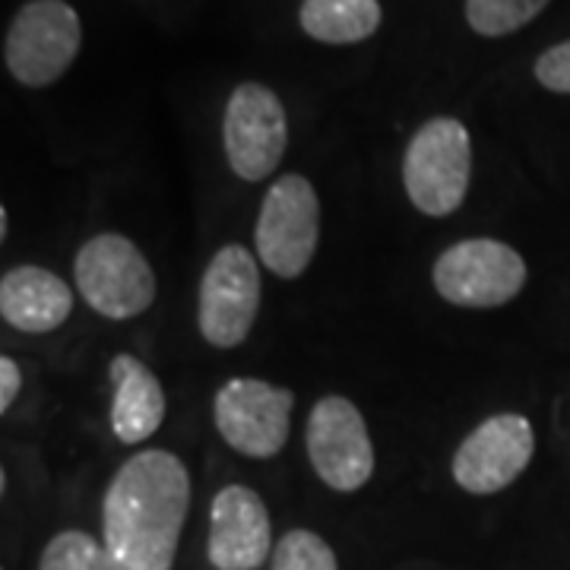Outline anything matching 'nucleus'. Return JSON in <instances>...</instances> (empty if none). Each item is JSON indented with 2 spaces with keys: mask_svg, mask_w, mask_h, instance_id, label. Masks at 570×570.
<instances>
[{
  "mask_svg": "<svg viewBox=\"0 0 570 570\" xmlns=\"http://www.w3.org/2000/svg\"><path fill=\"white\" fill-rule=\"evenodd\" d=\"M190 508V475L168 450L130 456L105 491L111 570H171Z\"/></svg>",
  "mask_w": 570,
  "mask_h": 570,
  "instance_id": "1",
  "label": "nucleus"
},
{
  "mask_svg": "<svg viewBox=\"0 0 570 570\" xmlns=\"http://www.w3.org/2000/svg\"><path fill=\"white\" fill-rule=\"evenodd\" d=\"M472 142L456 118H431L409 140L403 159V184L412 206L425 216L456 213L469 190Z\"/></svg>",
  "mask_w": 570,
  "mask_h": 570,
  "instance_id": "2",
  "label": "nucleus"
},
{
  "mask_svg": "<svg viewBox=\"0 0 570 570\" xmlns=\"http://www.w3.org/2000/svg\"><path fill=\"white\" fill-rule=\"evenodd\" d=\"M82 22L63 0H29L3 39V63L22 86H51L80 55Z\"/></svg>",
  "mask_w": 570,
  "mask_h": 570,
  "instance_id": "3",
  "label": "nucleus"
},
{
  "mask_svg": "<svg viewBox=\"0 0 570 570\" xmlns=\"http://www.w3.org/2000/svg\"><path fill=\"white\" fill-rule=\"evenodd\" d=\"M73 279L86 305L111 321L137 317L156 298V273L130 238L105 232L77 254Z\"/></svg>",
  "mask_w": 570,
  "mask_h": 570,
  "instance_id": "4",
  "label": "nucleus"
},
{
  "mask_svg": "<svg viewBox=\"0 0 570 570\" xmlns=\"http://www.w3.org/2000/svg\"><path fill=\"white\" fill-rule=\"evenodd\" d=\"M257 257L279 279H298L321 242V204L305 175H285L266 190L257 216Z\"/></svg>",
  "mask_w": 570,
  "mask_h": 570,
  "instance_id": "5",
  "label": "nucleus"
},
{
  "mask_svg": "<svg viewBox=\"0 0 570 570\" xmlns=\"http://www.w3.org/2000/svg\"><path fill=\"white\" fill-rule=\"evenodd\" d=\"M527 285L523 257L504 242L469 238L448 247L434 264L438 295L460 307H498L513 302Z\"/></svg>",
  "mask_w": 570,
  "mask_h": 570,
  "instance_id": "6",
  "label": "nucleus"
},
{
  "mask_svg": "<svg viewBox=\"0 0 570 570\" xmlns=\"http://www.w3.org/2000/svg\"><path fill=\"white\" fill-rule=\"evenodd\" d=\"M261 311L257 257L242 245H225L200 279L197 324L209 346H242Z\"/></svg>",
  "mask_w": 570,
  "mask_h": 570,
  "instance_id": "7",
  "label": "nucleus"
},
{
  "mask_svg": "<svg viewBox=\"0 0 570 570\" xmlns=\"http://www.w3.org/2000/svg\"><path fill=\"white\" fill-rule=\"evenodd\" d=\"M225 156L242 181H264L285 156L288 121L279 96L264 82H242L225 105Z\"/></svg>",
  "mask_w": 570,
  "mask_h": 570,
  "instance_id": "8",
  "label": "nucleus"
},
{
  "mask_svg": "<svg viewBox=\"0 0 570 570\" xmlns=\"http://www.w3.org/2000/svg\"><path fill=\"white\" fill-rule=\"evenodd\" d=\"M292 406V390L273 387L257 377H235L216 393L213 419L228 448L250 460H269L288 441Z\"/></svg>",
  "mask_w": 570,
  "mask_h": 570,
  "instance_id": "9",
  "label": "nucleus"
},
{
  "mask_svg": "<svg viewBox=\"0 0 570 570\" xmlns=\"http://www.w3.org/2000/svg\"><path fill=\"white\" fill-rule=\"evenodd\" d=\"M307 456L333 491H358L374 475V448L362 412L346 396H324L307 415Z\"/></svg>",
  "mask_w": 570,
  "mask_h": 570,
  "instance_id": "10",
  "label": "nucleus"
},
{
  "mask_svg": "<svg viewBox=\"0 0 570 570\" xmlns=\"http://www.w3.org/2000/svg\"><path fill=\"white\" fill-rule=\"evenodd\" d=\"M535 434L530 419L504 412L491 415L469 434L453 456V479L469 494L504 491L530 466Z\"/></svg>",
  "mask_w": 570,
  "mask_h": 570,
  "instance_id": "11",
  "label": "nucleus"
},
{
  "mask_svg": "<svg viewBox=\"0 0 570 570\" xmlns=\"http://www.w3.org/2000/svg\"><path fill=\"white\" fill-rule=\"evenodd\" d=\"M273 546L264 498L245 485H228L213 498L206 554L216 570H257Z\"/></svg>",
  "mask_w": 570,
  "mask_h": 570,
  "instance_id": "12",
  "label": "nucleus"
},
{
  "mask_svg": "<svg viewBox=\"0 0 570 570\" xmlns=\"http://www.w3.org/2000/svg\"><path fill=\"white\" fill-rule=\"evenodd\" d=\"M73 292L45 266H13L0 279V317L22 333H51L70 317Z\"/></svg>",
  "mask_w": 570,
  "mask_h": 570,
  "instance_id": "13",
  "label": "nucleus"
},
{
  "mask_svg": "<svg viewBox=\"0 0 570 570\" xmlns=\"http://www.w3.org/2000/svg\"><path fill=\"white\" fill-rule=\"evenodd\" d=\"M111 377V431L121 444L149 441L165 422V390L159 377L134 355H115Z\"/></svg>",
  "mask_w": 570,
  "mask_h": 570,
  "instance_id": "14",
  "label": "nucleus"
},
{
  "mask_svg": "<svg viewBox=\"0 0 570 570\" xmlns=\"http://www.w3.org/2000/svg\"><path fill=\"white\" fill-rule=\"evenodd\" d=\"M384 20L377 0H305L298 22L324 45H355L371 39Z\"/></svg>",
  "mask_w": 570,
  "mask_h": 570,
  "instance_id": "15",
  "label": "nucleus"
},
{
  "mask_svg": "<svg viewBox=\"0 0 570 570\" xmlns=\"http://www.w3.org/2000/svg\"><path fill=\"white\" fill-rule=\"evenodd\" d=\"M546 7H549V0H466V20L479 36L501 39V36L523 29Z\"/></svg>",
  "mask_w": 570,
  "mask_h": 570,
  "instance_id": "16",
  "label": "nucleus"
},
{
  "mask_svg": "<svg viewBox=\"0 0 570 570\" xmlns=\"http://www.w3.org/2000/svg\"><path fill=\"white\" fill-rule=\"evenodd\" d=\"M39 570H111L105 542L82 530L58 532L41 551Z\"/></svg>",
  "mask_w": 570,
  "mask_h": 570,
  "instance_id": "17",
  "label": "nucleus"
},
{
  "mask_svg": "<svg viewBox=\"0 0 570 570\" xmlns=\"http://www.w3.org/2000/svg\"><path fill=\"white\" fill-rule=\"evenodd\" d=\"M273 570H340V564L317 532L292 530L273 549Z\"/></svg>",
  "mask_w": 570,
  "mask_h": 570,
  "instance_id": "18",
  "label": "nucleus"
},
{
  "mask_svg": "<svg viewBox=\"0 0 570 570\" xmlns=\"http://www.w3.org/2000/svg\"><path fill=\"white\" fill-rule=\"evenodd\" d=\"M535 80L542 82L546 89H551V92L570 96V39L539 55V61H535Z\"/></svg>",
  "mask_w": 570,
  "mask_h": 570,
  "instance_id": "19",
  "label": "nucleus"
},
{
  "mask_svg": "<svg viewBox=\"0 0 570 570\" xmlns=\"http://www.w3.org/2000/svg\"><path fill=\"white\" fill-rule=\"evenodd\" d=\"M22 387V377H20V367L13 358H0V412H7V409L13 406V400L20 396Z\"/></svg>",
  "mask_w": 570,
  "mask_h": 570,
  "instance_id": "20",
  "label": "nucleus"
},
{
  "mask_svg": "<svg viewBox=\"0 0 570 570\" xmlns=\"http://www.w3.org/2000/svg\"><path fill=\"white\" fill-rule=\"evenodd\" d=\"M7 228H10V216L7 209H0V238H7Z\"/></svg>",
  "mask_w": 570,
  "mask_h": 570,
  "instance_id": "21",
  "label": "nucleus"
}]
</instances>
